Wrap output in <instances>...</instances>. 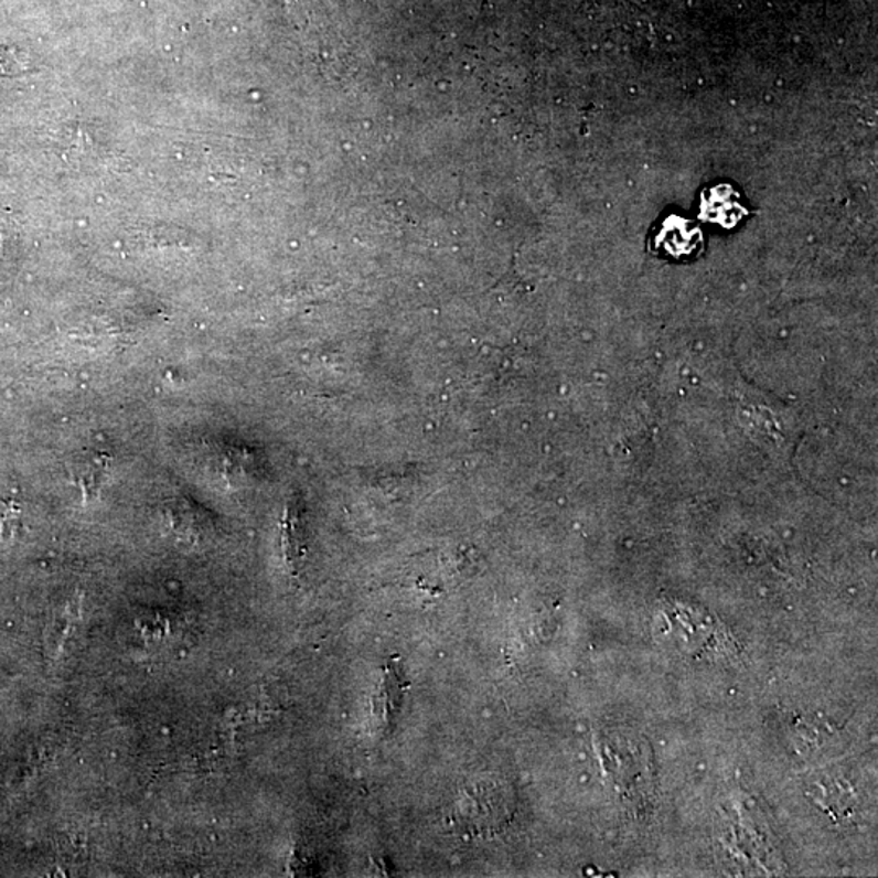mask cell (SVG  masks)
I'll use <instances>...</instances> for the list:
<instances>
[{
	"label": "cell",
	"mask_w": 878,
	"mask_h": 878,
	"mask_svg": "<svg viewBox=\"0 0 878 878\" xmlns=\"http://www.w3.org/2000/svg\"><path fill=\"white\" fill-rule=\"evenodd\" d=\"M109 458L99 451H85L72 461L71 479L88 500L96 499L105 485Z\"/></svg>",
	"instance_id": "obj_2"
},
{
	"label": "cell",
	"mask_w": 878,
	"mask_h": 878,
	"mask_svg": "<svg viewBox=\"0 0 878 878\" xmlns=\"http://www.w3.org/2000/svg\"><path fill=\"white\" fill-rule=\"evenodd\" d=\"M29 71L30 65L26 60H22L20 53L0 47V77H17Z\"/></svg>",
	"instance_id": "obj_4"
},
{
	"label": "cell",
	"mask_w": 878,
	"mask_h": 878,
	"mask_svg": "<svg viewBox=\"0 0 878 878\" xmlns=\"http://www.w3.org/2000/svg\"><path fill=\"white\" fill-rule=\"evenodd\" d=\"M516 811V797L502 780L471 781L459 791L451 809L456 829L465 836H489L502 832Z\"/></svg>",
	"instance_id": "obj_1"
},
{
	"label": "cell",
	"mask_w": 878,
	"mask_h": 878,
	"mask_svg": "<svg viewBox=\"0 0 878 878\" xmlns=\"http://www.w3.org/2000/svg\"><path fill=\"white\" fill-rule=\"evenodd\" d=\"M75 613L77 610L67 607L51 620L46 633H44V647H46L47 656H54L67 640L68 630L74 625Z\"/></svg>",
	"instance_id": "obj_3"
}]
</instances>
